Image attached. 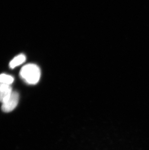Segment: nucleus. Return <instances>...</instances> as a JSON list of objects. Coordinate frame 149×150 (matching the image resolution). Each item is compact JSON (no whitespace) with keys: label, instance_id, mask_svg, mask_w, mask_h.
<instances>
[{"label":"nucleus","instance_id":"f257e3e1","mask_svg":"<svg viewBox=\"0 0 149 150\" xmlns=\"http://www.w3.org/2000/svg\"><path fill=\"white\" fill-rule=\"evenodd\" d=\"M20 75L25 82L29 85H35L39 81L41 71L36 64H26L21 68Z\"/></svg>","mask_w":149,"mask_h":150},{"label":"nucleus","instance_id":"f03ea898","mask_svg":"<svg viewBox=\"0 0 149 150\" xmlns=\"http://www.w3.org/2000/svg\"><path fill=\"white\" fill-rule=\"evenodd\" d=\"M19 100V94L17 91H13L8 100L2 104L1 110L4 112H10L17 107Z\"/></svg>","mask_w":149,"mask_h":150},{"label":"nucleus","instance_id":"7ed1b4c3","mask_svg":"<svg viewBox=\"0 0 149 150\" xmlns=\"http://www.w3.org/2000/svg\"><path fill=\"white\" fill-rule=\"evenodd\" d=\"M25 55L23 54H20L15 57L9 63V67L11 69H14L15 67L20 65L25 61Z\"/></svg>","mask_w":149,"mask_h":150},{"label":"nucleus","instance_id":"20e7f679","mask_svg":"<svg viewBox=\"0 0 149 150\" xmlns=\"http://www.w3.org/2000/svg\"><path fill=\"white\" fill-rule=\"evenodd\" d=\"M14 78L11 75L6 74H0V83L10 85L14 82Z\"/></svg>","mask_w":149,"mask_h":150},{"label":"nucleus","instance_id":"39448f33","mask_svg":"<svg viewBox=\"0 0 149 150\" xmlns=\"http://www.w3.org/2000/svg\"><path fill=\"white\" fill-rule=\"evenodd\" d=\"M12 91H13L10 85L0 83V93L11 92Z\"/></svg>","mask_w":149,"mask_h":150},{"label":"nucleus","instance_id":"423d86ee","mask_svg":"<svg viewBox=\"0 0 149 150\" xmlns=\"http://www.w3.org/2000/svg\"><path fill=\"white\" fill-rule=\"evenodd\" d=\"M12 91L11 92H8V93H0V102L2 104L4 103L5 102H6L8 100L10 96H11Z\"/></svg>","mask_w":149,"mask_h":150}]
</instances>
